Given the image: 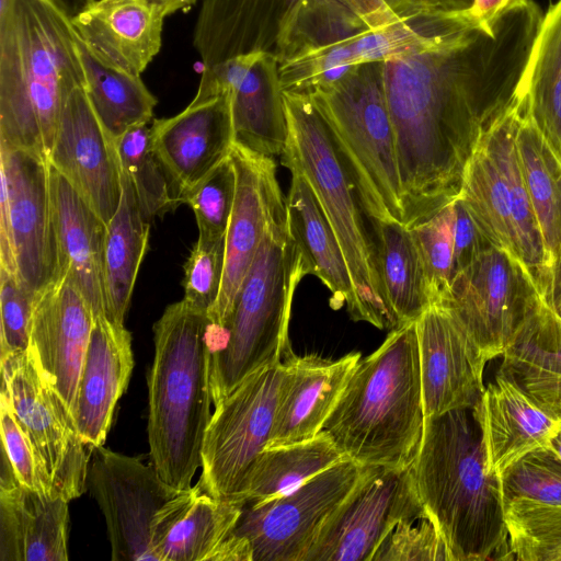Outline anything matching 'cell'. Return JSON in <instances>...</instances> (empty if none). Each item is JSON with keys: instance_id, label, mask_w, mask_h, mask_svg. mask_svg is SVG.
Here are the masks:
<instances>
[{"instance_id": "cell-1", "label": "cell", "mask_w": 561, "mask_h": 561, "mask_svg": "<svg viewBox=\"0 0 561 561\" xmlns=\"http://www.w3.org/2000/svg\"><path fill=\"white\" fill-rule=\"evenodd\" d=\"M542 19L525 0L382 61L409 229L459 196L480 137L525 94Z\"/></svg>"}, {"instance_id": "cell-2", "label": "cell", "mask_w": 561, "mask_h": 561, "mask_svg": "<svg viewBox=\"0 0 561 561\" xmlns=\"http://www.w3.org/2000/svg\"><path fill=\"white\" fill-rule=\"evenodd\" d=\"M84 83L77 31L53 0L0 12V147L47 159L67 99Z\"/></svg>"}, {"instance_id": "cell-3", "label": "cell", "mask_w": 561, "mask_h": 561, "mask_svg": "<svg viewBox=\"0 0 561 561\" xmlns=\"http://www.w3.org/2000/svg\"><path fill=\"white\" fill-rule=\"evenodd\" d=\"M412 472L449 561L513 560L497 476L471 409L425 417Z\"/></svg>"}, {"instance_id": "cell-4", "label": "cell", "mask_w": 561, "mask_h": 561, "mask_svg": "<svg viewBox=\"0 0 561 561\" xmlns=\"http://www.w3.org/2000/svg\"><path fill=\"white\" fill-rule=\"evenodd\" d=\"M424 421L414 321L389 331L359 359L323 430L360 466L408 468L419 453Z\"/></svg>"}, {"instance_id": "cell-5", "label": "cell", "mask_w": 561, "mask_h": 561, "mask_svg": "<svg viewBox=\"0 0 561 561\" xmlns=\"http://www.w3.org/2000/svg\"><path fill=\"white\" fill-rule=\"evenodd\" d=\"M208 313L186 300L169 305L153 324L154 355L148 376V442L162 479L185 491L202 467L213 413Z\"/></svg>"}, {"instance_id": "cell-6", "label": "cell", "mask_w": 561, "mask_h": 561, "mask_svg": "<svg viewBox=\"0 0 561 561\" xmlns=\"http://www.w3.org/2000/svg\"><path fill=\"white\" fill-rule=\"evenodd\" d=\"M283 99L287 140L282 163L306 176L335 232L354 288L350 317L380 330L402 327L383 293L371 219L329 124L308 94L283 91Z\"/></svg>"}, {"instance_id": "cell-7", "label": "cell", "mask_w": 561, "mask_h": 561, "mask_svg": "<svg viewBox=\"0 0 561 561\" xmlns=\"http://www.w3.org/2000/svg\"><path fill=\"white\" fill-rule=\"evenodd\" d=\"M394 21L381 0H203L193 46L203 69L253 51L282 64Z\"/></svg>"}, {"instance_id": "cell-8", "label": "cell", "mask_w": 561, "mask_h": 561, "mask_svg": "<svg viewBox=\"0 0 561 561\" xmlns=\"http://www.w3.org/2000/svg\"><path fill=\"white\" fill-rule=\"evenodd\" d=\"M307 274L283 195L271 211L227 328L208 335L214 405L250 375L294 354L288 324L295 290Z\"/></svg>"}, {"instance_id": "cell-9", "label": "cell", "mask_w": 561, "mask_h": 561, "mask_svg": "<svg viewBox=\"0 0 561 561\" xmlns=\"http://www.w3.org/2000/svg\"><path fill=\"white\" fill-rule=\"evenodd\" d=\"M526 104L525 92L482 134L465 169L459 197L488 240L526 268L543 298L550 256L516 146Z\"/></svg>"}, {"instance_id": "cell-10", "label": "cell", "mask_w": 561, "mask_h": 561, "mask_svg": "<svg viewBox=\"0 0 561 561\" xmlns=\"http://www.w3.org/2000/svg\"><path fill=\"white\" fill-rule=\"evenodd\" d=\"M329 124L371 219L403 224L402 188L382 61L308 93Z\"/></svg>"}, {"instance_id": "cell-11", "label": "cell", "mask_w": 561, "mask_h": 561, "mask_svg": "<svg viewBox=\"0 0 561 561\" xmlns=\"http://www.w3.org/2000/svg\"><path fill=\"white\" fill-rule=\"evenodd\" d=\"M1 393L33 448L48 493L70 502L83 494L93 448L80 436L75 416L42 368L35 352L0 355Z\"/></svg>"}, {"instance_id": "cell-12", "label": "cell", "mask_w": 561, "mask_h": 561, "mask_svg": "<svg viewBox=\"0 0 561 561\" xmlns=\"http://www.w3.org/2000/svg\"><path fill=\"white\" fill-rule=\"evenodd\" d=\"M285 373L284 362L262 368L214 405L198 480L213 497L243 506L250 472L271 437Z\"/></svg>"}, {"instance_id": "cell-13", "label": "cell", "mask_w": 561, "mask_h": 561, "mask_svg": "<svg viewBox=\"0 0 561 561\" xmlns=\"http://www.w3.org/2000/svg\"><path fill=\"white\" fill-rule=\"evenodd\" d=\"M427 518L412 467L364 466L355 486L321 526L305 561H371L401 522Z\"/></svg>"}, {"instance_id": "cell-14", "label": "cell", "mask_w": 561, "mask_h": 561, "mask_svg": "<svg viewBox=\"0 0 561 561\" xmlns=\"http://www.w3.org/2000/svg\"><path fill=\"white\" fill-rule=\"evenodd\" d=\"M543 300L526 268L491 245L457 272L445 299L486 362L502 355L526 317Z\"/></svg>"}, {"instance_id": "cell-15", "label": "cell", "mask_w": 561, "mask_h": 561, "mask_svg": "<svg viewBox=\"0 0 561 561\" xmlns=\"http://www.w3.org/2000/svg\"><path fill=\"white\" fill-rule=\"evenodd\" d=\"M364 466L345 459L294 491L245 503L234 528L252 550V561H305L321 526L358 481Z\"/></svg>"}, {"instance_id": "cell-16", "label": "cell", "mask_w": 561, "mask_h": 561, "mask_svg": "<svg viewBox=\"0 0 561 561\" xmlns=\"http://www.w3.org/2000/svg\"><path fill=\"white\" fill-rule=\"evenodd\" d=\"M87 485L105 517L112 560H156V516L181 491L167 483L152 462L103 446L93 448Z\"/></svg>"}, {"instance_id": "cell-17", "label": "cell", "mask_w": 561, "mask_h": 561, "mask_svg": "<svg viewBox=\"0 0 561 561\" xmlns=\"http://www.w3.org/2000/svg\"><path fill=\"white\" fill-rule=\"evenodd\" d=\"M221 93L230 96L234 142L266 157L282 156L287 122L276 57L253 51L203 69L192 102Z\"/></svg>"}, {"instance_id": "cell-18", "label": "cell", "mask_w": 561, "mask_h": 561, "mask_svg": "<svg viewBox=\"0 0 561 561\" xmlns=\"http://www.w3.org/2000/svg\"><path fill=\"white\" fill-rule=\"evenodd\" d=\"M0 179L8 199L16 276L37 296L57 274L48 160L33 151L0 147Z\"/></svg>"}, {"instance_id": "cell-19", "label": "cell", "mask_w": 561, "mask_h": 561, "mask_svg": "<svg viewBox=\"0 0 561 561\" xmlns=\"http://www.w3.org/2000/svg\"><path fill=\"white\" fill-rule=\"evenodd\" d=\"M230 156L237 173V191L226 233L222 285L208 313L211 334L227 328L240 288L264 237L271 211L283 196L273 157L256 153L236 142Z\"/></svg>"}, {"instance_id": "cell-20", "label": "cell", "mask_w": 561, "mask_h": 561, "mask_svg": "<svg viewBox=\"0 0 561 561\" xmlns=\"http://www.w3.org/2000/svg\"><path fill=\"white\" fill-rule=\"evenodd\" d=\"M47 160L107 225L119 206L122 168L84 87L68 96Z\"/></svg>"}, {"instance_id": "cell-21", "label": "cell", "mask_w": 561, "mask_h": 561, "mask_svg": "<svg viewBox=\"0 0 561 561\" xmlns=\"http://www.w3.org/2000/svg\"><path fill=\"white\" fill-rule=\"evenodd\" d=\"M425 417L471 409L484 389L486 360L455 312L432 304L415 321Z\"/></svg>"}, {"instance_id": "cell-22", "label": "cell", "mask_w": 561, "mask_h": 561, "mask_svg": "<svg viewBox=\"0 0 561 561\" xmlns=\"http://www.w3.org/2000/svg\"><path fill=\"white\" fill-rule=\"evenodd\" d=\"M152 148L171 181L176 201L219 163L234 145L231 101L221 93L191 102L179 114L150 125Z\"/></svg>"}, {"instance_id": "cell-23", "label": "cell", "mask_w": 561, "mask_h": 561, "mask_svg": "<svg viewBox=\"0 0 561 561\" xmlns=\"http://www.w3.org/2000/svg\"><path fill=\"white\" fill-rule=\"evenodd\" d=\"M488 470L499 476L524 455L550 447L561 414L542 404L500 369L471 408Z\"/></svg>"}, {"instance_id": "cell-24", "label": "cell", "mask_w": 561, "mask_h": 561, "mask_svg": "<svg viewBox=\"0 0 561 561\" xmlns=\"http://www.w3.org/2000/svg\"><path fill=\"white\" fill-rule=\"evenodd\" d=\"M93 319L89 304L68 279L53 282L36 296L30 347L72 414Z\"/></svg>"}, {"instance_id": "cell-25", "label": "cell", "mask_w": 561, "mask_h": 561, "mask_svg": "<svg viewBox=\"0 0 561 561\" xmlns=\"http://www.w3.org/2000/svg\"><path fill=\"white\" fill-rule=\"evenodd\" d=\"M359 359V352H351L337 359L316 354H291L285 359L286 373L266 448L318 435Z\"/></svg>"}, {"instance_id": "cell-26", "label": "cell", "mask_w": 561, "mask_h": 561, "mask_svg": "<svg viewBox=\"0 0 561 561\" xmlns=\"http://www.w3.org/2000/svg\"><path fill=\"white\" fill-rule=\"evenodd\" d=\"M49 185L57 248L55 280L71 282L93 317L107 318L103 265L106 224L50 164Z\"/></svg>"}, {"instance_id": "cell-27", "label": "cell", "mask_w": 561, "mask_h": 561, "mask_svg": "<svg viewBox=\"0 0 561 561\" xmlns=\"http://www.w3.org/2000/svg\"><path fill=\"white\" fill-rule=\"evenodd\" d=\"M241 512V505L213 497L198 482L181 491L156 516V561H228Z\"/></svg>"}, {"instance_id": "cell-28", "label": "cell", "mask_w": 561, "mask_h": 561, "mask_svg": "<svg viewBox=\"0 0 561 561\" xmlns=\"http://www.w3.org/2000/svg\"><path fill=\"white\" fill-rule=\"evenodd\" d=\"M68 503L20 484L1 453L0 561L68 560Z\"/></svg>"}, {"instance_id": "cell-29", "label": "cell", "mask_w": 561, "mask_h": 561, "mask_svg": "<svg viewBox=\"0 0 561 561\" xmlns=\"http://www.w3.org/2000/svg\"><path fill=\"white\" fill-rule=\"evenodd\" d=\"M134 367L131 335L105 316L93 319L75 408V420L83 442L103 446L117 401L125 392Z\"/></svg>"}, {"instance_id": "cell-30", "label": "cell", "mask_w": 561, "mask_h": 561, "mask_svg": "<svg viewBox=\"0 0 561 561\" xmlns=\"http://www.w3.org/2000/svg\"><path fill=\"white\" fill-rule=\"evenodd\" d=\"M164 18L150 0H94L71 23L102 62L141 76L160 51Z\"/></svg>"}, {"instance_id": "cell-31", "label": "cell", "mask_w": 561, "mask_h": 561, "mask_svg": "<svg viewBox=\"0 0 561 561\" xmlns=\"http://www.w3.org/2000/svg\"><path fill=\"white\" fill-rule=\"evenodd\" d=\"M286 197L289 231L302 255L307 273L331 291L330 304L339 309L354 301L351 274L335 232L306 176L296 168Z\"/></svg>"}, {"instance_id": "cell-32", "label": "cell", "mask_w": 561, "mask_h": 561, "mask_svg": "<svg viewBox=\"0 0 561 561\" xmlns=\"http://www.w3.org/2000/svg\"><path fill=\"white\" fill-rule=\"evenodd\" d=\"M501 357V371L561 414V319L545 300L526 317Z\"/></svg>"}, {"instance_id": "cell-33", "label": "cell", "mask_w": 561, "mask_h": 561, "mask_svg": "<svg viewBox=\"0 0 561 561\" xmlns=\"http://www.w3.org/2000/svg\"><path fill=\"white\" fill-rule=\"evenodd\" d=\"M122 197L106 225L104 284L107 319L124 325L144 256L148 250L150 225L137 204L130 183L122 173Z\"/></svg>"}, {"instance_id": "cell-34", "label": "cell", "mask_w": 561, "mask_h": 561, "mask_svg": "<svg viewBox=\"0 0 561 561\" xmlns=\"http://www.w3.org/2000/svg\"><path fill=\"white\" fill-rule=\"evenodd\" d=\"M371 224L388 305L401 325L414 322L432 302L412 231L394 220L371 219Z\"/></svg>"}, {"instance_id": "cell-35", "label": "cell", "mask_w": 561, "mask_h": 561, "mask_svg": "<svg viewBox=\"0 0 561 561\" xmlns=\"http://www.w3.org/2000/svg\"><path fill=\"white\" fill-rule=\"evenodd\" d=\"M78 48L85 93L107 134L115 140L137 125L149 124L158 101L141 77L102 62L79 36Z\"/></svg>"}, {"instance_id": "cell-36", "label": "cell", "mask_w": 561, "mask_h": 561, "mask_svg": "<svg viewBox=\"0 0 561 561\" xmlns=\"http://www.w3.org/2000/svg\"><path fill=\"white\" fill-rule=\"evenodd\" d=\"M345 459L324 430L304 442L265 448L250 472L244 504L285 495Z\"/></svg>"}, {"instance_id": "cell-37", "label": "cell", "mask_w": 561, "mask_h": 561, "mask_svg": "<svg viewBox=\"0 0 561 561\" xmlns=\"http://www.w3.org/2000/svg\"><path fill=\"white\" fill-rule=\"evenodd\" d=\"M516 146L524 182L551 262L561 247V159L535 126L527 104Z\"/></svg>"}, {"instance_id": "cell-38", "label": "cell", "mask_w": 561, "mask_h": 561, "mask_svg": "<svg viewBox=\"0 0 561 561\" xmlns=\"http://www.w3.org/2000/svg\"><path fill=\"white\" fill-rule=\"evenodd\" d=\"M527 111L561 159V0L543 15L528 69Z\"/></svg>"}, {"instance_id": "cell-39", "label": "cell", "mask_w": 561, "mask_h": 561, "mask_svg": "<svg viewBox=\"0 0 561 561\" xmlns=\"http://www.w3.org/2000/svg\"><path fill=\"white\" fill-rule=\"evenodd\" d=\"M122 173L134 191L144 219L174 209L176 201L171 181L151 144L149 124L137 125L115 139Z\"/></svg>"}, {"instance_id": "cell-40", "label": "cell", "mask_w": 561, "mask_h": 561, "mask_svg": "<svg viewBox=\"0 0 561 561\" xmlns=\"http://www.w3.org/2000/svg\"><path fill=\"white\" fill-rule=\"evenodd\" d=\"M503 511L514 559L561 561V505L513 500Z\"/></svg>"}, {"instance_id": "cell-41", "label": "cell", "mask_w": 561, "mask_h": 561, "mask_svg": "<svg viewBox=\"0 0 561 561\" xmlns=\"http://www.w3.org/2000/svg\"><path fill=\"white\" fill-rule=\"evenodd\" d=\"M497 479L503 503L529 500L561 505V459L550 447L524 455Z\"/></svg>"}, {"instance_id": "cell-42", "label": "cell", "mask_w": 561, "mask_h": 561, "mask_svg": "<svg viewBox=\"0 0 561 561\" xmlns=\"http://www.w3.org/2000/svg\"><path fill=\"white\" fill-rule=\"evenodd\" d=\"M354 37L317 48L279 64V81L283 91L308 94L317 88L336 82L360 65L354 47Z\"/></svg>"}, {"instance_id": "cell-43", "label": "cell", "mask_w": 561, "mask_h": 561, "mask_svg": "<svg viewBox=\"0 0 561 561\" xmlns=\"http://www.w3.org/2000/svg\"><path fill=\"white\" fill-rule=\"evenodd\" d=\"M237 191V173L231 156L219 163L181 197L196 218L198 237H226Z\"/></svg>"}, {"instance_id": "cell-44", "label": "cell", "mask_w": 561, "mask_h": 561, "mask_svg": "<svg viewBox=\"0 0 561 561\" xmlns=\"http://www.w3.org/2000/svg\"><path fill=\"white\" fill-rule=\"evenodd\" d=\"M453 225L451 202L411 228L423 263L432 304L446 298L454 278Z\"/></svg>"}, {"instance_id": "cell-45", "label": "cell", "mask_w": 561, "mask_h": 561, "mask_svg": "<svg viewBox=\"0 0 561 561\" xmlns=\"http://www.w3.org/2000/svg\"><path fill=\"white\" fill-rule=\"evenodd\" d=\"M226 237H198L184 264V297L193 307L209 313L222 285Z\"/></svg>"}, {"instance_id": "cell-46", "label": "cell", "mask_w": 561, "mask_h": 561, "mask_svg": "<svg viewBox=\"0 0 561 561\" xmlns=\"http://www.w3.org/2000/svg\"><path fill=\"white\" fill-rule=\"evenodd\" d=\"M36 296L15 274L0 267V353L24 352L30 347Z\"/></svg>"}, {"instance_id": "cell-47", "label": "cell", "mask_w": 561, "mask_h": 561, "mask_svg": "<svg viewBox=\"0 0 561 561\" xmlns=\"http://www.w3.org/2000/svg\"><path fill=\"white\" fill-rule=\"evenodd\" d=\"M371 561H449L446 546L436 526L422 518L399 523L377 548Z\"/></svg>"}, {"instance_id": "cell-48", "label": "cell", "mask_w": 561, "mask_h": 561, "mask_svg": "<svg viewBox=\"0 0 561 561\" xmlns=\"http://www.w3.org/2000/svg\"><path fill=\"white\" fill-rule=\"evenodd\" d=\"M0 424L1 453L9 459L20 484L45 495H50L39 477L30 439L19 424L10 402L3 394H0Z\"/></svg>"}, {"instance_id": "cell-49", "label": "cell", "mask_w": 561, "mask_h": 561, "mask_svg": "<svg viewBox=\"0 0 561 561\" xmlns=\"http://www.w3.org/2000/svg\"><path fill=\"white\" fill-rule=\"evenodd\" d=\"M453 207L454 268L456 274L481 251L493 244L482 233L459 196L453 201Z\"/></svg>"}, {"instance_id": "cell-50", "label": "cell", "mask_w": 561, "mask_h": 561, "mask_svg": "<svg viewBox=\"0 0 561 561\" xmlns=\"http://www.w3.org/2000/svg\"><path fill=\"white\" fill-rule=\"evenodd\" d=\"M398 20L468 14L474 0H381Z\"/></svg>"}, {"instance_id": "cell-51", "label": "cell", "mask_w": 561, "mask_h": 561, "mask_svg": "<svg viewBox=\"0 0 561 561\" xmlns=\"http://www.w3.org/2000/svg\"><path fill=\"white\" fill-rule=\"evenodd\" d=\"M525 0H474L469 18L477 25H488L499 15Z\"/></svg>"}, {"instance_id": "cell-52", "label": "cell", "mask_w": 561, "mask_h": 561, "mask_svg": "<svg viewBox=\"0 0 561 561\" xmlns=\"http://www.w3.org/2000/svg\"><path fill=\"white\" fill-rule=\"evenodd\" d=\"M543 300L552 312L561 319V247L550 262Z\"/></svg>"}, {"instance_id": "cell-53", "label": "cell", "mask_w": 561, "mask_h": 561, "mask_svg": "<svg viewBox=\"0 0 561 561\" xmlns=\"http://www.w3.org/2000/svg\"><path fill=\"white\" fill-rule=\"evenodd\" d=\"M58 8L70 19L76 18L87 9L94 0H53Z\"/></svg>"}, {"instance_id": "cell-54", "label": "cell", "mask_w": 561, "mask_h": 561, "mask_svg": "<svg viewBox=\"0 0 561 561\" xmlns=\"http://www.w3.org/2000/svg\"><path fill=\"white\" fill-rule=\"evenodd\" d=\"M159 5L167 16L178 12L191 9L197 0H150Z\"/></svg>"}, {"instance_id": "cell-55", "label": "cell", "mask_w": 561, "mask_h": 561, "mask_svg": "<svg viewBox=\"0 0 561 561\" xmlns=\"http://www.w3.org/2000/svg\"><path fill=\"white\" fill-rule=\"evenodd\" d=\"M550 448L558 455V457L561 459V424H560V427L558 430V432L556 433V435L553 436V438L551 439V443H550Z\"/></svg>"}]
</instances>
